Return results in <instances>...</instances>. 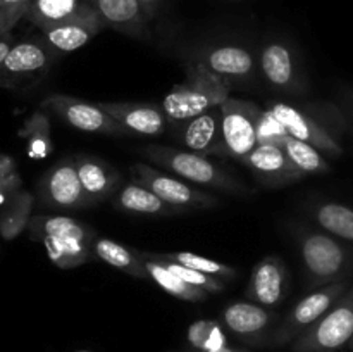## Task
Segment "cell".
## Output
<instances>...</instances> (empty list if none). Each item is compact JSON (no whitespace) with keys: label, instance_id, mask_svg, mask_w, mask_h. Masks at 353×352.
I'll list each match as a JSON object with an SVG mask.
<instances>
[{"label":"cell","instance_id":"15","mask_svg":"<svg viewBox=\"0 0 353 352\" xmlns=\"http://www.w3.org/2000/svg\"><path fill=\"white\" fill-rule=\"evenodd\" d=\"M130 135L157 137L169 130V117L161 106L141 102H102L99 104Z\"/></svg>","mask_w":353,"mask_h":352},{"label":"cell","instance_id":"3","mask_svg":"<svg viewBox=\"0 0 353 352\" xmlns=\"http://www.w3.org/2000/svg\"><path fill=\"white\" fill-rule=\"evenodd\" d=\"M353 338V286L319 321L292 342L293 352H336Z\"/></svg>","mask_w":353,"mask_h":352},{"label":"cell","instance_id":"30","mask_svg":"<svg viewBox=\"0 0 353 352\" xmlns=\"http://www.w3.org/2000/svg\"><path fill=\"white\" fill-rule=\"evenodd\" d=\"M279 145L285 148V152L292 159L293 164L303 175H321V173H327L331 169L330 162L323 157V152H319L316 147L307 144V141H302L288 135Z\"/></svg>","mask_w":353,"mask_h":352},{"label":"cell","instance_id":"40","mask_svg":"<svg viewBox=\"0 0 353 352\" xmlns=\"http://www.w3.org/2000/svg\"><path fill=\"white\" fill-rule=\"evenodd\" d=\"M31 0H0V7H16V6H30Z\"/></svg>","mask_w":353,"mask_h":352},{"label":"cell","instance_id":"43","mask_svg":"<svg viewBox=\"0 0 353 352\" xmlns=\"http://www.w3.org/2000/svg\"><path fill=\"white\" fill-rule=\"evenodd\" d=\"M348 347H350L352 351H353V338H352V340H350V344H348Z\"/></svg>","mask_w":353,"mask_h":352},{"label":"cell","instance_id":"21","mask_svg":"<svg viewBox=\"0 0 353 352\" xmlns=\"http://www.w3.org/2000/svg\"><path fill=\"white\" fill-rule=\"evenodd\" d=\"M203 64L224 78L230 79H245L254 75V57L247 48L236 47V45H224L209 50L203 59Z\"/></svg>","mask_w":353,"mask_h":352},{"label":"cell","instance_id":"6","mask_svg":"<svg viewBox=\"0 0 353 352\" xmlns=\"http://www.w3.org/2000/svg\"><path fill=\"white\" fill-rule=\"evenodd\" d=\"M133 182L147 186L148 190L161 197L165 204L176 207L179 211L185 209H205V207H216L217 199L181 182L179 178L169 176L159 169L147 164H133L130 168Z\"/></svg>","mask_w":353,"mask_h":352},{"label":"cell","instance_id":"14","mask_svg":"<svg viewBox=\"0 0 353 352\" xmlns=\"http://www.w3.org/2000/svg\"><path fill=\"white\" fill-rule=\"evenodd\" d=\"M288 282L290 273L283 259L278 255H268L261 259L252 271L247 299L264 307L278 306L285 300Z\"/></svg>","mask_w":353,"mask_h":352},{"label":"cell","instance_id":"36","mask_svg":"<svg viewBox=\"0 0 353 352\" xmlns=\"http://www.w3.org/2000/svg\"><path fill=\"white\" fill-rule=\"evenodd\" d=\"M30 6H16V7H0V37L10 33L14 26L23 19L28 12Z\"/></svg>","mask_w":353,"mask_h":352},{"label":"cell","instance_id":"41","mask_svg":"<svg viewBox=\"0 0 353 352\" xmlns=\"http://www.w3.org/2000/svg\"><path fill=\"white\" fill-rule=\"evenodd\" d=\"M157 2L159 0H140L141 7H143L145 14H152L155 10V7H157Z\"/></svg>","mask_w":353,"mask_h":352},{"label":"cell","instance_id":"26","mask_svg":"<svg viewBox=\"0 0 353 352\" xmlns=\"http://www.w3.org/2000/svg\"><path fill=\"white\" fill-rule=\"evenodd\" d=\"M143 257V255H141ZM145 266H147L148 278L154 280L162 290H165L171 295L178 297L181 300H188V302H202L209 297V292L199 289V286H193L190 283H186L185 280H181L179 276H176L174 273H171L169 269H165L161 262L152 261V259L143 257Z\"/></svg>","mask_w":353,"mask_h":352},{"label":"cell","instance_id":"1","mask_svg":"<svg viewBox=\"0 0 353 352\" xmlns=\"http://www.w3.org/2000/svg\"><path fill=\"white\" fill-rule=\"evenodd\" d=\"M230 81L210 71L203 62L186 68V79L171 88L161 107L169 121H185L205 113L216 106H223L230 99Z\"/></svg>","mask_w":353,"mask_h":352},{"label":"cell","instance_id":"39","mask_svg":"<svg viewBox=\"0 0 353 352\" xmlns=\"http://www.w3.org/2000/svg\"><path fill=\"white\" fill-rule=\"evenodd\" d=\"M14 171V161L7 155H0V179L6 178V176H10Z\"/></svg>","mask_w":353,"mask_h":352},{"label":"cell","instance_id":"42","mask_svg":"<svg viewBox=\"0 0 353 352\" xmlns=\"http://www.w3.org/2000/svg\"><path fill=\"white\" fill-rule=\"evenodd\" d=\"M216 352H247V351H243V349H233V347H224V349H221V351H216Z\"/></svg>","mask_w":353,"mask_h":352},{"label":"cell","instance_id":"19","mask_svg":"<svg viewBox=\"0 0 353 352\" xmlns=\"http://www.w3.org/2000/svg\"><path fill=\"white\" fill-rule=\"evenodd\" d=\"M261 68L272 88L293 92L300 86L295 55L292 48L281 41H272L262 48Z\"/></svg>","mask_w":353,"mask_h":352},{"label":"cell","instance_id":"31","mask_svg":"<svg viewBox=\"0 0 353 352\" xmlns=\"http://www.w3.org/2000/svg\"><path fill=\"white\" fill-rule=\"evenodd\" d=\"M188 344L193 352H216L228 347V337L217 321L199 320L190 324Z\"/></svg>","mask_w":353,"mask_h":352},{"label":"cell","instance_id":"27","mask_svg":"<svg viewBox=\"0 0 353 352\" xmlns=\"http://www.w3.org/2000/svg\"><path fill=\"white\" fill-rule=\"evenodd\" d=\"M33 195L21 190L10 202L0 207V235L6 240L16 238L30 224Z\"/></svg>","mask_w":353,"mask_h":352},{"label":"cell","instance_id":"45","mask_svg":"<svg viewBox=\"0 0 353 352\" xmlns=\"http://www.w3.org/2000/svg\"><path fill=\"white\" fill-rule=\"evenodd\" d=\"M81 352H85V351H81Z\"/></svg>","mask_w":353,"mask_h":352},{"label":"cell","instance_id":"25","mask_svg":"<svg viewBox=\"0 0 353 352\" xmlns=\"http://www.w3.org/2000/svg\"><path fill=\"white\" fill-rule=\"evenodd\" d=\"M43 242L47 254L55 266L62 269L76 268L86 264L95 257L92 251V242L79 240V238H55L48 237Z\"/></svg>","mask_w":353,"mask_h":352},{"label":"cell","instance_id":"10","mask_svg":"<svg viewBox=\"0 0 353 352\" xmlns=\"http://www.w3.org/2000/svg\"><path fill=\"white\" fill-rule=\"evenodd\" d=\"M257 110L259 106H255L254 102L233 99V97L224 100L223 131L230 157L241 161L259 145Z\"/></svg>","mask_w":353,"mask_h":352},{"label":"cell","instance_id":"20","mask_svg":"<svg viewBox=\"0 0 353 352\" xmlns=\"http://www.w3.org/2000/svg\"><path fill=\"white\" fill-rule=\"evenodd\" d=\"M105 26L123 33L141 37L145 30V10L140 0H90Z\"/></svg>","mask_w":353,"mask_h":352},{"label":"cell","instance_id":"18","mask_svg":"<svg viewBox=\"0 0 353 352\" xmlns=\"http://www.w3.org/2000/svg\"><path fill=\"white\" fill-rule=\"evenodd\" d=\"M74 164L90 206L102 202L119 188L121 175L109 162L93 155L78 154L74 155Z\"/></svg>","mask_w":353,"mask_h":352},{"label":"cell","instance_id":"4","mask_svg":"<svg viewBox=\"0 0 353 352\" xmlns=\"http://www.w3.org/2000/svg\"><path fill=\"white\" fill-rule=\"evenodd\" d=\"M143 154L150 161L178 175L179 178H185L196 185L214 186L226 192H243L245 190L236 179L217 168L205 155L172 147H162V145H148L143 148Z\"/></svg>","mask_w":353,"mask_h":352},{"label":"cell","instance_id":"8","mask_svg":"<svg viewBox=\"0 0 353 352\" xmlns=\"http://www.w3.org/2000/svg\"><path fill=\"white\" fill-rule=\"evenodd\" d=\"M41 107L50 109L52 113L57 114L61 119H64L65 123L71 124L76 130L90 131V133L116 135V137L130 135V131L124 126H121L99 104H88L79 99L54 93V95L47 97L43 100Z\"/></svg>","mask_w":353,"mask_h":352},{"label":"cell","instance_id":"23","mask_svg":"<svg viewBox=\"0 0 353 352\" xmlns=\"http://www.w3.org/2000/svg\"><path fill=\"white\" fill-rule=\"evenodd\" d=\"M92 251L97 259L121 269L137 278H148L147 266L138 251H131L126 245L117 244L109 238H95L92 244Z\"/></svg>","mask_w":353,"mask_h":352},{"label":"cell","instance_id":"12","mask_svg":"<svg viewBox=\"0 0 353 352\" xmlns=\"http://www.w3.org/2000/svg\"><path fill=\"white\" fill-rule=\"evenodd\" d=\"M24 17L41 31L69 23L105 26L90 0H31Z\"/></svg>","mask_w":353,"mask_h":352},{"label":"cell","instance_id":"11","mask_svg":"<svg viewBox=\"0 0 353 352\" xmlns=\"http://www.w3.org/2000/svg\"><path fill=\"white\" fill-rule=\"evenodd\" d=\"M269 110L278 117L290 137L307 141L330 157H340L343 154V147L334 137L333 131L326 130L316 117L307 116L305 113L285 102H272L269 106Z\"/></svg>","mask_w":353,"mask_h":352},{"label":"cell","instance_id":"35","mask_svg":"<svg viewBox=\"0 0 353 352\" xmlns=\"http://www.w3.org/2000/svg\"><path fill=\"white\" fill-rule=\"evenodd\" d=\"M288 137V131L285 130L278 117L269 109L257 110V138L259 144H276L279 145Z\"/></svg>","mask_w":353,"mask_h":352},{"label":"cell","instance_id":"16","mask_svg":"<svg viewBox=\"0 0 353 352\" xmlns=\"http://www.w3.org/2000/svg\"><path fill=\"white\" fill-rule=\"evenodd\" d=\"M240 162L269 185H286L305 176L293 164L285 148L276 144H259Z\"/></svg>","mask_w":353,"mask_h":352},{"label":"cell","instance_id":"7","mask_svg":"<svg viewBox=\"0 0 353 352\" xmlns=\"http://www.w3.org/2000/svg\"><path fill=\"white\" fill-rule=\"evenodd\" d=\"M172 137L200 155H228L223 131V106H216L192 119L169 121Z\"/></svg>","mask_w":353,"mask_h":352},{"label":"cell","instance_id":"44","mask_svg":"<svg viewBox=\"0 0 353 352\" xmlns=\"http://www.w3.org/2000/svg\"><path fill=\"white\" fill-rule=\"evenodd\" d=\"M352 114H353V106H352Z\"/></svg>","mask_w":353,"mask_h":352},{"label":"cell","instance_id":"2","mask_svg":"<svg viewBox=\"0 0 353 352\" xmlns=\"http://www.w3.org/2000/svg\"><path fill=\"white\" fill-rule=\"evenodd\" d=\"M305 266L307 280L312 286H324L343 280L350 266V252L331 235L300 228L295 231Z\"/></svg>","mask_w":353,"mask_h":352},{"label":"cell","instance_id":"33","mask_svg":"<svg viewBox=\"0 0 353 352\" xmlns=\"http://www.w3.org/2000/svg\"><path fill=\"white\" fill-rule=\"evenodd\" d=\"M21 135L28 140V150H30L31 157L41 159L47 157V155L50 154V126H48V119L45 117L43 113L38 110L37 114H33V116L24 123Z\"/></svg>","mask_w":353,"mask_h":352},{"label":"cell","instance_id":"24","mask_svg":"<svg viewBox=\"0 0 353 352\" xmlns=\"http://www.w3.org/2000/svg\"><path fill=\"white\" fill-rule=\"evenodd\" d=\"M30 233L34 240H45L48 237L55 238H79V240H95L92 228L72 217L65 216H34L30 219Z\"/></svg>","mask_w":353,"mask_h":352},{"label":"cell","instance_id":"38","mask_svg":"<svg viewBox=\"0 0 353 352\" xmlns=\"http://www.w3.org/2000/svg\"><path fill=\"white\" fill-rule=\"evenodd\" d=\"M14 47V37L10 33L3 35V37H0V66H2V62L6 61L7 54L10 52V48Z\"/></svg>","mask_w":353,"mask_h":352},{"label":"cell","instance_id":"32","mask_svg":"<svg viewBox=\"0 0 353 352\" xmlns=\"http://www.w3.org/2000/svg\"><path fill=\"white\" fill-rule=\"evenodd\" d=\"M140 254L143 255V257L152 259V261L161 262L165 269H169L171 273H174L176 276H179L181 280H185L186 283H190V285H193V286H199V289L205 290V292L219 293L224 290V283L221 282L219 278H216V276H210V275H207V273L196 271V269L188 268V266H185V264H179V262L171 261V259L162 257L161 254H154V252H140Z\"/></svg>","mask_w":353,"mask_h":352},{"label":"cell","instance_id":"17","mask_svg":"<svg viewBox=\"0 0 353 352\" xmlns=\"http://www.w3.org/2000/svg\"><path fill=\"white\" fill-rule=\"evenodd\" d=\"M276 321V314H272L268 307L243 300L234 302L224 309L223 323L231 333L238 335L245 340H261L268 333L269 328Z\"/></svg>","mask_w":353,"mask_h":352},{"label":"cell","instance_id":"5","mask_svg":"<svg viewBox=\"0 0 353 352\" xmlns=\"http://www.w3.org/2000/svg\"><path fill=\"white\" fill-rule=\"evenodd\" d=\"M347 280H340V282L319 286L312 293L303 297L276 328L272 333V342L278 345H285L300 337L307 328L312 326L333 307V304L347 292Z\"/></svg>","mask_w":353,"mask_h":352},{"label":"cell","instance_id":"37","mask_svg":"<svg viewBox=\"0 0 353 352\" xmlns=\"http://www.w3.org/2000/svg\"><path fill=\"white\" fill-rule=\"evenodd\" d=\"M21 192V178L17 173L0 179V207L6 206L7 202L14 199Z\"/></svg>","mask_w":353,"mask_h":352},{"label":"cell","instance_id":"28","mask_svg":"<svg viewBox=\"0 0 353 352\" xmlns=\"http://www.w3.org/2000/svg\"><path fill=\"white\" fill-rule=\"evenodd\" d=\"M100 30L102 28L93 26V24L69 23L61 24V26L47 28V30H43V35L45 41L54 50L72 52L76 48H81L85 43H88L90 38L95 37Z\"/></svg>","mask_w":353,"mask_h":352},{"label":"cell","instance_id":"9","mask_svg":"<svg viewBox=\"0 0 353 352\" xmlns=\"http://www.w3.org/2000/svg\"><path fill=\"white\" fill-rule=\"evenodd\" d=\"M38 197L45 207L55 209H81L90 200L79 182L74 157H68L52 166L38 183Z\"/></svg>","mask_w":353,"mask_h":352},{"label":"cell","instance_id":"34","mask_svg":"<svg viewBox=\"0 0 353 352\" xmlns=\"http://www.w3.org/2000/svg\"><path fill=\"white\" fill-rule=\"evenodd\" d=\"M161 255L165 259H171V261L179 262V264H185L188 268L196 269V271L216 276V278H233V276H236V269L231 268V266L223 264L219 261H214V259L203 257V255L193 254V252H171V254Z\"/></svg>","mask_w":353,"mask_h":352},{"label":"cell","instance_id":"13","mask_svg":"<svg viewBox=\"0 0 353 352\" xmlns=\"http://www.w3.org/2000/svg\"><path fill=\"white\" fill-rule=\"evenodd\" d=\"M54 59V48L47 41L23 40L14 43L0 66V86L12 88L30 76L45 71Z\"/></svg>","mask_w":353,"mask_h":352},{"label":"cell","instance_id":"29","mask_svg":"<svg viewBox=\"0 0 353 352\" xmlns=\"http://www.w3.org/2000/svg\"><path fill=\"white\" fill-rule=\"evenodd\" d=\"M314 217L330 235L353 242V209L338 202H324L314 207Z\"/></svg>","mask_w":353,"mask_h":352},{"label":"cell","instance_id":"22","mask_svg":"<svg viewBox=\"0 0 353 352\" xmlns=\"http://www.w3.org/2000/svg\"><path fill=\"white\" fill-rule=\"evenodd\" d=\"M116 206L128 213L137 214H150V216H162V214L181 213L176 207L169 206L159 195H155L152 190L140 183H126L119 188L116 197Z\"/></svg>","mask_w":353,"mask_h":352}]
</instances>
